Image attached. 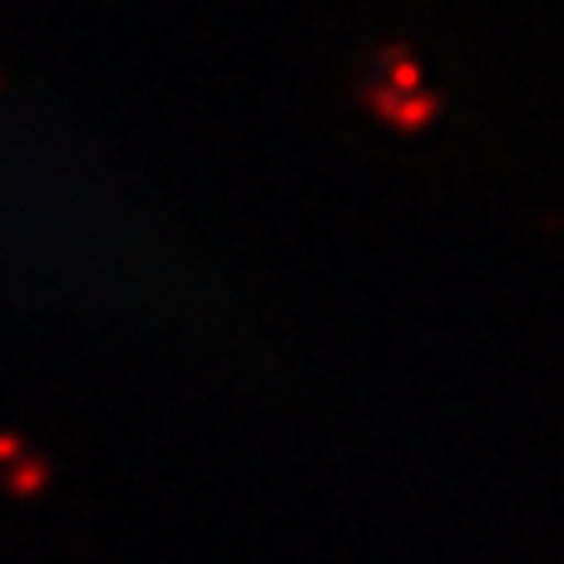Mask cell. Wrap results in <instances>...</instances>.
Segmentation results:
<instances>
[]
</instances>
